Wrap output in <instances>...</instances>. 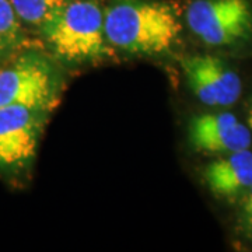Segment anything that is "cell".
Here are the masks:
<instances>
[{"instance_id":"cell-1","label":"cell","mask_w":252,"mask_h":252,"mask_svg":"<svg viewBox=\"0 0 252 252\" xmlns=\"http://www.w3.org/2000/svg\"><path fill=\"white\" fill-rule=\"evenodd\" d=\"M109 45L129 54H164L175 45L181 21L175 6L162 0H114L104 10Z\"/></svg>"},{"instance_id":"cell-2","label":"cell","mask_w":252,"mask_h":252,"mask_svg":"<svg viewBox=\"0 0 252 252\" xmlns=\"http://www.w3.org/2000/svg\"><path fill=\"white\" fill-rule=\"evenodd\" d=\"M98 0H66L39 24L41 32L59 58L91 62L111 54Z\"/></svg>"},{"instance_id":"cell-3","label":"cell","mask_w":252,"mask_h":252,"mask_svg":"<svg viewBox=\"0 0 252 252\" xmlns=\"http://www.w3.org/2000/svg\"><path fill=\"white\" fill-rule=\"evenodd\" d=\"M59 80L51 62L28 52L0 70V108L24 105L49 111L56 101Z\"/></svg>"},{"instance_id":"cell-4","label":"cell","mask_w":252,"mask_h":252,"mask_svg":"<svg viewBox=\"0 0 252 252\" xmlns=\"http://www.w3.org/2000/svg\"><path fill=\"white\" fill-rule=\"evenodd\" d=\"M187 23L207 45H230L252 31V4L250 0H193Z\"/></svg>"},{"instance_id":"cell-5","label":"cell","mask_w":252,"mask_h":252,"mask_svg":"<svg viewBox=\"0 0 252 252\" xmlns=\"http://www.w3.org/2000/svg\"><path fill=\"white\" fill-rule=\"evenodd\" d=\"M46 112L24 105L0 108V168L17 170L32 160Z\"/></svg>"},{"instance_id":"cell-6","label":"cell","mask_w":252,"mask_h":252,"mask_svg":"<svg viewBox=\"0 0 252 252\" xmlns=\"http://www.w3.org/2000/svg\"><path fill=\"white\" fill-rule=\"evenodd\" d=\"M181 66L195 95L209 107L233 105L241 94L238 74L216 56H188L181 61Z\"/></svg>"},{"instance_id":"cell-7","label":"cell","mask_w":252,"mask_h":252,"mask_svg":"<svg viewBox=\"0 0 252 252\" xmlns=\"http://www.w3.org/2000/svg\"><path fill=\"white\" fill-rule=\"evenodd\" d=\"M190 144L206 153H234L251 146V132L230 114H205L189 124Z\"/></svg>"},{"instance_id":"cell-8","label":"cell","mask_w":252,"mask_h":252,"mask_svg":"<svg viewBox=\"0 0 252 252\" xmlns=\"http://www.w3.org/2000/svg\"><path fill=\"white\" fill-rule=\"evenodd\" d=\"M210 190L221 198H231L252 187V153L245 149L210 162L205 170Z\"/></svg>"},{"instance_id":"cell-9","label":"cell","mask_w":252,"mask_h":252,"mask_svg":"<svg viewBox=\"0 0 252 252\" xmlns=\"http://www.w3.org/2000/svg\"><path fill=\"white\" fill-rule=\"evenodd\" d=\"M13 9L20 18L31 26H38L45 20V17L59 7L66 0H10Z\"/></svg>"},{"instance_id":"cell-10","label":"cell","mask_w":252,"mask_h":252,"mask_svg":"<svg viewBox=\"0 0 252 252\" xmlns=\"http://www.w3.org/2000/svg\"><path fill=\"white\" fill-rule=\"evenodd\" d=\"M21 35L20 18L13 9L10 0H0V36L9 44L17 41Z\"/></svg>"},{"instance_id":"cell-11","label":"cell","mask_w":252,"mask_h":252,"mask_svg":"<svg viewBox=\"0 0 252 252\" xmlns=\"http://www.w3.org/2000/svg\"><path fill=\"white\" fill-rule=\"evenodd\" d=\"M244 217H245V224L252 234V187L248 189L247 198L244 202Z\"/></svg>"},{"instance_id":"cell-12","label":"cell","mask_w":252,"mask_h":252,"mask_svg":"<svg viewBox=\"0 0 252 252\" xmlns=\"http://www.w3.org/2000/svg\"><path fill=\"white\" fill-rule=\"evenodd\" d=\"M9 45V42L3 38V36H0V56L3 55L4 52V49H6V46Z\"/></svg>"},{"instance_id":"cell-13","label":"cell","mask_w":252,"mask_h":252,"mask_svg":"<svg viewBox=\"0 0 252 252\" xmlns=\"http://www.w3.org/2000/svg\"><path fill=\"white\" fill-rule=\"evenodd\" d=\"M248 124L251 126L252 129V105H251V109H250V115H248Z\"/></svg>"}]
</instances>
